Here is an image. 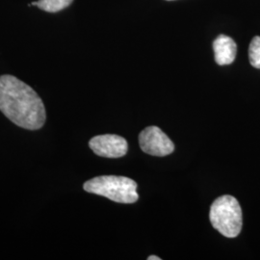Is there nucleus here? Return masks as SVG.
I'll return each instance as SVG.
<instances>
[{
    "label": "nucleus",
    "instance_id": "f257e3e1",
    "mask_svg": "<svg viewBox=\"0 0 260 260\" xmlns=\"http://www.w3.org/2000/svg\"><path fill=\"white\" fill-rule=\"evenodd\" d=\"M0 111L24 129H40L47 121V112L40 95L13 75L0 76Z\"/></svg>",
    "mask_w": 260,
    "mask_h": 260
},
{
    "label": "nucleus",
    "instance_id": "f03ea898",
    "mask_svg": "<svg viewBox=\"0 0 260 260\" xmlns=\"http://www.w3.org/2000/svg\"><path fill=\"white\" fill-rule=\"evenodd\" d=\"M83 189L88 193L103 196L119 204H134L139 199L137 183L128 177L117 176L93 177L84 183Z\"/></svg>",
    "mask_w": 260,
    "mask_h": 260
},
{
    "label": "nucleus",
    "instance_id": "7ed1b4c3",
    "mask_svg": "<svg viewBox=\"0 0 260 260\" xmlns=\"http://www.w3.org/2000/svg\"><path fill=\"white\" fill-rule=\"evenodd\" d=\"M209 218L214 229L228 238H235L241 233V206L233 196H222L215 200Z\"/></svg>",
    "mask_w": 260,
    "mask_h": 260
},
{
    "label": "nucleus",
    "instance_id": "20e7f679",
    "mask_svg": "<svg viewBox=\"0 0 260 260\" xmlns=\"http://www.w3.org/2000/svg\"><path fill=\"white\" fill-rule=\"evenodd\" d=\"M141 149L153 156H166L175 150V145L157 126H149L139 135Z\"/></svg>",
    "mask_w": 260,
    "mask_h": 260
},
{
    "label": "nucleus",
    "instance_id": "39448f33",
    "mask_svg": "<svg viewBox=\"0 0 260 260\" xmlns=\"http://www.w3.org/2000/svg\"><path fill=\"white\" fill-rule=\"evenodd\" d=\"M89 146L96 155L106 158L122 157L128 149L126 140L115 134L94 136L90 140Z\"/></svg>",
    "mask_w": 260,
    "mask_h": 260
},
{
    "label": "nucleus",
    "instance_id": "423d86ee",
    "mask_svg": "<svg viewBox=\"0 0 260 260\" xmlns=\"http://www.w3.org/2000/svg\"><path fill=\"white\" fill-rule=\"evenodd\" d=\"M215 61L218 65L233 64L237 53V46L233 39L225 35L216 38L213 43Z\"/></svg>",
    "mask_w": 260,
    "mask_h": 260
},
{
    "label": "nucleus",
    "instance_id": "0eeeda50",
    "mask_svg": "<svg viewBox=\"0 0 260 260\" xmlns=\"http://www.w3.org/2000/svg\"><path fill=\"white\" fill-rule=\"evenodd\" d=\"M73 1L74 0H38L32 2L30 5L38 6V8L46 12L56 13L70 6Z\"/></svg>",
    "mask_w": 260,
    "mask_h": 260
},
{
    "label": "nucleus",
    "instance_id": "6e6552de",
    "mask_svg": "<svg viewBox=\"0 0 260 260\" xmlns=\"http://www.w3.org/2000/svg\"><path fill=\"white\" fill-rule=\"evenodd\" d=\"M249 59L251 65L255 69H260V37L256 36L251 40L249 47Z\"/></svg>",
    "mask_w": 260,
    "mask_h": 260
},
{
    "label": "nucleus",
    "instance_id": "1a4fd4ad",
    "mask_svg": "<svg viewBox=\"0 0 260 260\" xmlns=\"http://www.w3.org/2000/svg\"><path fill=\"white\" fill-rule=\"evenodd\" d=\"M148 259H149V260H161V258H160V257H158V256H156V255H150V256H149V257H148Z\"/></svg>",
    "mask_w": 260,
    "mask_h": 260
},
{
    "label": "nucleus",
    "instance_id": "9d476101",
    "mask_svg": "<svg viewBox=\"0 0 260 260\" xmlns=\"http://www.w3.org/2000/svg\"><path fill=\"white\" fill-rule=\"evenodd\" d=\"M168 1H170V0H168Z\"/></svg>",
    "mask_w": 260,
    "mask_h": 260
}]
</instances>
